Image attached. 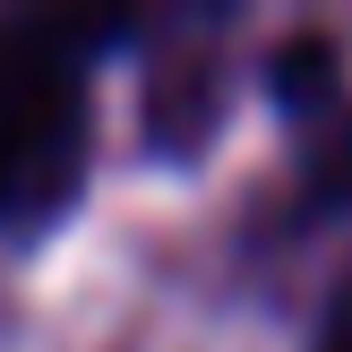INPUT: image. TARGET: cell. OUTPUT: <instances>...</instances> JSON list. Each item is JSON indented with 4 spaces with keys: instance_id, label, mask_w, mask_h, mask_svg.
<instances>
[{
    "instance_id": "1",
    "label": "cell",
    "mask_w": 352,
    "mask_h": 352,
    "mask_svg": "<svg viewBox=\"0 0 352 352\" xmlns=\"http://www.w3.org/2000/svg\"><path fill=\"white\" fill-rule=\"evenodd\" d=\"M78 17L0 26V223H43L86 172V78Z\"/></svg>"
},
{
    "instance_id": "2",
    "label": "cell",
    "mask_w": 352,
    "mask_h": 352,
    "mask_svg": "<svg viewBox=\"0 0 352 352\" xmlns=\"http://www.w3.org/2000/svg\"><path fill=\"white\" fill-rule=\"evenodd\" d=\"M336 78H344V60H336V43H327L318 26L284 34V43L267 52V86L292 103V112H318V103H336Z\"/></svg>"
},
{
    "instance_id": "3",
    "label": "cell",
    "mask_w": 352,
    "mask_h": 352,
    "mask_svg": "<svg viewBox=\"0 0 352 352\" xmlns=\"http://www.w3.org/2000/svg\"><path fill=\"white\" fill-rule=\"evenodd\" d=\"M318 352H352V301L336 309V318H327V344H318Z\"/></svg>"
},
{
    "instance_id": "4",
    "label": "cell",
    "mask_w": 352,
    "mask_h": 352,
    "mask_svg": "<svg viewBox=\"0 0 352 352\" xmlns=\"http://www.w3.org/2000/svg\"><path fill=\"white\" fill-rule=\"evenodd\" d=\"M344 181H352V138H344Z\"/></svg>"
}]
</instances>
